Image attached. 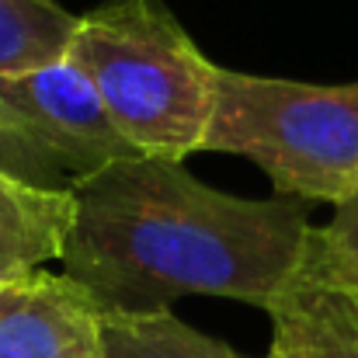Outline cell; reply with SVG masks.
Segmentation results:
<instances>
[{
    "label": "cell",
    "mask_w": 358,
    "mask_h": 358,
    "mask_svg": "<svg viewBox=\"0 0 358 358\" xmlns=\"http://www.w3.org/2000/svg\"><path fill=\"white\" fill-rule=\"evenodd\" d=\"M70 216L73 199L66 192H38L0 174V285L59 257Z\"/></svg>",
    "instance_id": "obj_7"
},
{
    "label": "cell",
    "mask_w": 358,
    "mask_h": 358,
    "mask_svg": "<svg viewBox=\"0 0 358 358\" xmlns=\"http://www.w3.org/2000/svg\"><path fill=\"white\" fill-rule=\"evenodd\" d=\"M77 14L56 0H0V77L66 56Z\"/></svg>",
    "instance_id": "obj_9"
},
{
    "label": "cell",
    "mask_w": 358,
    "mask_h": 358,
    "mask_svg": "<svg viewBox=\"0 0 358 358\" xmlns=\"http://www.w3.org/2000/svg\"><path fill=\"white\" fill-rule=\"evenodd\" d=\"M268 358H278V355H271V352H268Z\"/></svg>",
    "instance_id": "obj_11"
},
{
    "label": "cell",
    "mask_w": 358,
    "mask_h": 358,
    "mask_svg": "<svg viewBox=\"0 0 358 358\" xmlns=\"http://www.w3.org/2000/svg\"><path fill=\"white\" fill-rule=\"evenodd\" d=\"M202 150L247 157L282 199L338 209L358 195V80L299 84L220 66Z\"/></svg>",
    "instance_id": "obj_3"
},
{
    "label": "cell",
    "mask_w": 358,
    "mask_h": 358,
    "mask_svg": "<svg viewBox=\"0 0 358 358\" xmlns=\"http://www.w3.org/2000/svg\"><path fill=\"white\" fill-rule=\"evenodd\" d=\"M0 358H101L98 310L66 278L31 271L0 285Z\"/></svg>",
    "instance_id": "obj_5"
},
{
    "label": "cell",
    "mask_w": 358,
    "mask_h": 358,
    "mask_svg": "<svg viewBox=\"0 0 358 358\" xmlns=\"http://www.w3.org/2000/svg\"><path fill=\"white\" fill-rule=\"evenodd\" d=\"M299 271L358 299V195L334 209L327 227H313Z\"/></svg>",
    "instance_id": "obj_10"
},
{
    "label": "cell",
    "mask_w": 358,
    "mask_h": 358,
    "mask_svg": "<svg viewBox=\"0 0 358 358\" xmlns=\"http://www.w3.org/2000/svg\"><path fill=\"white\" fill-rule=\"evenodd\" d=\"M101 358H243L171 310L160 313H98Z\"/></svg>",
    "instance_id": "obj_8"
},
{
    "label": "cell",
    "mask_w": 358,
    "mask_h": 358,
    "mask_svg": "<svg viewBox=\"0 0 358 358\" xmlns=\"http://www.w3.org/2000/svg\"><path fill=\"white\" fill-rule=\"evenodd\" d=\"M66 59L139 157L185 164L202 150L220 66L164 0H108L80 14Z\"/></svg>",
    "instance_id": "obj_2"
},
{
    "label": "cell",
    "mask_w": 358,
    "mask_h": 358,
    "mask_svg": "<svg viewBox=\"0 0 358 358\" xmlns=\"http://www.w3.org/2000/svg\"><path fill=\"white\" fill-rule=\"evenodd\" d=\"M63 275L98 313H160L181 296L271 310L310 247V206L240 199L185 164L129 157L70 192Z\"/></svg>",
    "instance_id": "obj_1"
},
{
    "label": "cell",
    "mask_w": 358,
    "mask_h": 358,
    "mask_svg": "<svg viewBox=\"0 0 358 358\" xmlns=\"http://www.w3.org/2000/svg\"><path fill=\"white\" fill-rule=\"evenodd\" d=\"M129 157L139 153L66 56L0 77V174L38 192L70 195Z\"/></svg>",
    "instance_id": "obj_4"
},
{
    "label": "cell",
    "mask_w": 358,
    "mask_h": 358,
    "mask_svg": "<svg viewBox=\"0 0 358 358\" xmlns=\"http://www.w3.org/2000/svg\"><path fill=\"white\" fill-rule=\"evenodd\" d=\"M271 355L278 358H358V299L310 275L271 303Z\"/></svg>",
    "instance_id": "obj_6"
}]
</instances>
